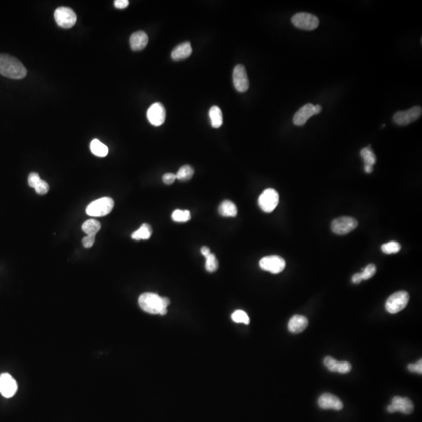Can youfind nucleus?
Wrapping results in <instances>:
<instances>
[{
	"mask_svg": "<svg viewBox=\"0 0 422 422\" xmlns=\"http://www.w3.org/2000/svg\"><path fill=\"white\" fill-rule=\"evenodd\" d=\"M147 119L154 126L163 125L166 120V109L160 103L151 105L147 111Z\"/></svg>",
	"mask_w": 422,
	"mask_h": 422,
	"instance_id": "obj_14",
	"label": "nucleus"
},
{
	"mask_svg": "<svg viewBox=\"0 0 422 422\" xmlns=\"http://www.w3.org/2000/svg\"><path fill=\"white\" fill-rule=\"evenodd\" d=\"M0 75L11 79H22L27 70L21 61L7 54H0Z\"/></svg>",
	"mask_w": 422,
	"mask_h": 422,
	"instance_id": "obj_2",
	"label": "nucleus"
},
{
	"mask_svg": "<svg viewBox=\"0 0 422 422\" xmlns=\"http://www.w3.org/2000/svg\"><path fill=\"white\" fill-rule=\"evenodd\" d=\"M177 177L176 174H172V173H167L163 176V183L167 185H171L175 182Z\"/></svg>",
	"mask_w": 422,
	"mask_h": 422,
	"instance_id": "obj_38",
	"label": "nucleus"
},
{
	"mask_svg": "<svg viewBox=\"0 0 422 422\" xmlns=\"http://www.w3.org/2000/svg\"><path fill=\"white\" fill-rule=\"evenodd\" d=\"M352 370V365L348 361L339 362L337 372L340 374H347Z\"/></svg>",
	"mask_w": 422,
	"mask_h": 422,
	"instance_id": "obj_34",
	"label": "nucleus"
},
{
	"mask_svg": "<svg viewBox=\"0 0 422 422\" xmlns=\"http://www.w3.org/2000/svg\"><path fill=\"white\" fill-rule=\"evenodd\" d=\"M41 180H42V179L40 178L38 174L33 172V173H31V174H29V176H28V185H29L31 187L35 188V186H36V185L38 184Z\"/></svg>",
	"mask_w": 422,
	"mask_h": 422,
	"instance_id": "obj_35",
	"label": "nucleus"
},
{
	"mask_svg": "<svg viewBox=\"0 0 422 422\" xmlns=\"http://www.w3.org/2000/svg\"><path fill=\"white\" fill-rule=\"evenodd\" d=\"M381 249H382V252L386 254H396L400 251L401 246L400 244H398L397 242L391 241L387 244H383Z\"/></svg>",
	"mask_w": 422,
	"mask_h": 422,
	"instance_id": "obj_28",
	"label": "nucleus"
},
{
	"mask_svg": "<svg viewBox=\"0 0 422 422\" xmlns=\"http://www.w3.org/2000/svg\"><path fill=\"white\" fill-rule=\"evenodd\" d=\"M90 150L92 153L96 156H99V157H104L107 156L108 150L107 146L101 143L99 139H93L90 143Z\"/></svg>",
	"mask_w": 422,
	"mask_h": 422,
	"instance_id": "obj_23",
	"label": "nucleus"
},
{
	"mask_svg": "<svg viewBox=\"0 0 422 422\" xmlns=\"http://www.w3.org/2000/svg\"><path fill=\"white\" fill-rule=\"evenodd\" d=\"M149 42V37L144 31H136L131 35L129 39L131 49L133 51L143 50Z\"/></svg>",
	"mask_w": 422,
	"mask_h": 422,
	"instance_id": "obj_17",
	"label": "nucleus"
},
{
	"mask_svg": "<svg viewBox=\"0 0 422 422\" xmlns=\"http://www.w3.org/2000/svg\"><path fill=\"white\" fill-rule=\"evenodd\" d=\"M360 156L363 159L365 165L373 167L376 163V157H375V153L369 147L364 148L363 150L360 151Z\"/></svg>",
	"mask_w": 422,
	"mask_h": 422,
	"instance_id": "obj_25",
	"label": "nucleus"
},
{
	"mask_svg": "<svg viewBox=\"0 0 422 422\" xmlns=\"http://www.w3.org/2000/svg\"><path fill=\"white\" fill-rule=\"evenodd\" d=\"M314 115H316L315 105L307 103L294 115L293 123L297 126H302Z\"/></svg>",
	"mask_w": 422,
	"mask_h": 422,
	"instance_id": "obj_16",
	"label": "nucleus"
},
{
	"mask_svg": "<svg viewBox=\"0 0 422 422\" xmlns=\"http://www.w3.org/2000/svg\"><path fill=\"white\" fill-rule=\"evenodd\" d=\"M170 303L168 298L160 297L157 294L151 292L142 294L139 298L140 308L146 312L153 315L159 314L165 315L167 313V307Z\"/></svg>",
	"mask_w": 422,
	"mask_h": 422,
	"instance_id": "obj_1",
	"label": "nucleus"
},
{
	"mask_svg": "<svg viewBox=\"0 0 422 422\" xmlns=\"http://www.w3.org/2000/svg\"><path fill=\"white\" fill-rule=\"evenodd\" d=\"M54 18L57 25L63 28H71L75 25L76 14L69 7H61L54 13Z\"/></svg>",
	"mask_w": 422,
	"mask_h": 422,
	"instance_id": "obj_8",
	"label": "nucleus"
},
{
	"mask_svg": "<svg viewBox=\"0 0 422 422\" xmlns=\"http://www.w3.org/2000/svg\"><path fill=\"white\" fill-rule=\"evenodd\" d=\"M191 219V214L189 210H175L172 214V220L175 222H187Z\"/></svg>",
	"mask_w": 422,
	"mask_h": 422,
	"instance_id": "obj_27",
	"label": "nucleus"
},
{
	"mask_svg": "<svg viewBox=\"0 0 422 422\" xmlns=\"http://www.w3.org/2000/svg\"><path fill=\"white\" fill-rule=\"evenodd\" d=\"M206 258L205 268L208 272L213 273L218 269V261L214 254H210Z\"/></svg>",
	"mask_w": 422,
	"mask_h": 422,
	"instance_id": "obj_29",
	"label": "nucleus"
},
{
	"mask_svg": "<svg viewBox=\"0 0 422 422\" xmlns=\"http://www.w3.org/2000/svg\"><path fill=\"white\" fill-rule=\"evenodd\" d=\"M318 406L323 410H341L343 403L340 399L331 393H324L318 399Z\"/></svg>",
	"mask_w": 422,
	"mask_h": 422,
	"instance_id": "obj_15",
	"label": "nucleus"
},
{
	"mask_svg": "<svg viewBox=\"0 0 422 422\" xmlns=\"http://www.w3.org/2000/svg\"><path fill=\"white\" fill-rule=\"evenodd\" d=\"M422 109L420 106H414L406 111H399L393 116L395 123L399 125H407L411 122L418 120L421 116Z\"/></svg>",
	"mask_w": 422,
	"mask_h": 422,
	"instance_id": "obj_10",
	"label": "nucleus"
},
{
	"mask_svg": "<svg viewBox=\"0 0 422 422\" xmlns=\"http://www.w3.org/2000/svg\"><path fill=\"white\" fill-rule=\"evenodd\" d=\"M410 295L408 292L400 291L393 293L386 302V309L390 314H396L403 311L408 304Z\"/></svg>",
	"mask_w": 422,
	"mask_h": 422,
	"instance_id": "obj_4",
	"label": "nucleus"
},
{
	"mask_svg": "<svg viewBox=\"0 0 422 422\" xmlns=\"http://www.w3.org/2000/svg\"><path fill=\"white\" fill-rule=\"evenodd\" d=\"M362 281H363V279H362L360 273H356V274L353 275V278H352V281L354 284H359Z\"/></svg>",
	"mask_w": 422,
	"mask_h": 422,
	"instance_id": "obj_40",
	"label": "nucleus"
},
{
	"mask_svg": "<svg viewBox=\"0 0 422 422\" xmlns=\"http://www.w3.org/2000/svg\"><path fill=\"white\" fill-rule=\"evenodd\" d=\"M95 239H96V235H93V234L87 235V236H85L82 239V245L85 248H90V247L93 246L94 243H95Z\"/></svg>",
	"mask_w": 422,
	"mask_h": 422,
	"instance_id": "obj_36",
	"label": "nucleus"
},
{
	"mask_svg": "<svg viewBox=\"0 0 422 422\" xmlns=\"http://www.w3.org/2000/svg\"><path fill=\"white\" fill-rule=\"evenodd\" d=\"M364 169H365V173H367V174H371L372 170H373V167L372 166L365 165Z\"/></svg>",
	"mask_w": 422,
	"mask_h": 422,
	"instance_id": "obj_42",
	"label": "nucleus"
},
{
	"mask_svg": "<svg viewBox=\"0 0 422 422\" xmlns=\"http://www.w3.org/2000/svg\"><path fill=\"white\" fill-rule=\"evenodd\" d=\"M279 202V195L274 189L264 190L258 199V204L261 210L266 213L272 212Z\"/></svg>",
	"mask_w": 422,
	"mask_h": 422,
	"instance_id": "obj_7",
	"label": "nucleus"
},
{
	"mask_svg": "<svg viewBox=\"0 0 422 422\" xmlns=\"http://www.w3.org/2000/svg\"><path fill=\"white\" fill-rule=\"evenodd\" d=\"M211 125L214 129H218L223 124V114L221 109L217 106H212L209 111Z\"/></svg>",
	"mask_w": 422,
	"mask_h": 422,
	"instance_id": "obj_21",
	"label": "nucleus"
},
{
	"mask_svg": "<svg viewBox=\"0 0 422 422\" xmlns=\"http://www.w3.org/2000/svg\"><path fill=\"white\" fill-rule=\"evenodd\" d=\"M315 112H316V114H318V113H321L322 112V106H320V105H315Z\"/></svg>",
	"mask_w": 422,
	"mask_h": 422,
	"instance_id": "obj_43",
	"label": "nucleus"
},
{
	"mask_svg": "<svg viewBox=\"0 0 422 422\" xmlns=\"http://www.w3.org/2000/svg\"><path fill=\"white\" fill-rule=\"evenodd\" d=\"M233 83L238 92H245L248 90L250 83L244 65H238L234 67L233 71Z\"/></svg>",
	"mask_w": 422,
	"mask_h": 422,
	"instance_id": "obj_12",
	"label": "nucleus"
},
{
	"mask_svg": "<svg viewBox=\"0 0 422 422\" xmlns=\"http://www.w3.org/2000/svg\"><path fill=\"white\" fill-rule=\"evenodd\" d=\"M152 230L151 226L148 224H143L140 228L132 234V239L136 240H147L151 237Z\"/></svg>",
	"mask_w": 422,
	"mask_h": 422,
	"instance_id": "obj_22",
	"label": "nucleus"
},
{
	"mask_svg": "<svg viewBox=\"0 0 422 422\" xmlns=\"http://www.w3.org/2000/svg\"><path fill=\"white\" fill-rule=\"evenodd\" d=\"M409 371L411 372H415L417 374L422 373V360L420 359L416 364H410L408 365Z\"/></svg>",
	"mask_w": 422,
	"mask_h": 422,
	"instance_id": "obj_37",
	"label": "nucleus"
},
{
	"mask_svg": "<svg viewBox=\"0 0 422 422\" xmlns=\"http://www.w3.org/2000/svg\"><path fill=\"white\" fill-rule=\"evenodd\" d=\"M114 201L110 197H102L92 202L86 208V214L92 217H103L111 212Z\"/></svg>",
	"mask_w": 422,
	"mask_h": 422,
	"instance_id": "obj_3",
	"label": "nucleus"
},
{
	"mask_svg": "<svg viewBox=\"0 0 422 422\" xmlns=\"http://www.w3.org/2000/svg\"><path fill=\"white\" fill-rule=\"evenodd\" d=\"M413 403L409 398L395 396L392 403L387 407L388 412L395 413L400 412L404 414H410L413 411Z\"/></svg>",
	"mask_w": 422,
	"mask_h": 422,
	"instance_id": "obj_11",
	"label": "nucleus"
},
{
	"mask_svg": "<svg viewBox=\"0 0 422 422\" xmlns=\"http://www.w3.org/2000/svg\"><path fill=\"white\" fill-rule=\"evenodd\" d=\"M82 231L86 233L88 235H91V234H93V235H96L97 234L98 231L100 230L101 228V224L99 221H96V220H94V219H90V220H88V221H85L83 224H82Z\"/></svg>",
	"mask_w": 422,
	"mask_h": 422,
	"instance_id": "obj_24",
	"label": "nucleus"
},
{
	"mask_svg": "<svg viewBox=\"0 0 422 422\" xmlns=\"http://www.w3.org/2000/svg\"><path fill=\"white\" fill-rule=\"evenodd\" d=\"M218 212L223 217H236L238 208L231 200H224L219 207Z\"/></svg>",
	"mask_w": 422,
	"mask_h": 422,
	"instance_id": "obj_20",
	"label": "nucleus"
},
{
	"mask_svg": "<svg viewBox=\"0 0 422 422\" xmlns=\"http://www.w3.org/2000/svg\"><path fill=\"white\" fill-rule=\"evenodd\" d=\"M18 390V383L10 374L0 375V393L5 398H11Z\"/></svg>",
	"mask_w": 422,
	"mask_h": 422,
	"instance_id": "obj_13",
	"label": "nucleus"
},
{
	"mask_svg": "<svg viewBox=\"0 0 422 422\" xmlns=\"http://www.w3.org/2000/svg\"><path fill=\"white\" fill-rule=\"evenodd\" d=\"M292 23L297 28L306 31L316 29L319 25V20L316 16L309 13L301 12L292 18Z\"/></svg>",
	"mask_w": 422,
	"mask_h": 422,
	"instance_id": "obj_5",
	"label": "nucleus"
},
{
	"mask_svg": "<svg viewBox=\"0 0 422 422\" xmlns=\"http://www.w3.org/2000/svg\"><path fill=\"white\" fill-rule=\"evenodd\" d=\"M129 2L128 0H116L114 2L115 7L117 9H125L129 6Z\"/></svg>",
	"mask_w": 422,
	"mask_h": 422,
	"instance_id": "obj_39",
	"label": "nucleus"
},
{
	"mask_svg": "<svg viewBox=\"0 0 422 422\" xmlns=\"http://www.w3.org/2000/svg\"><path fill=\"white\" fill-rule=\"evenodd\" d=\"M308 320L303 315H294L288 322V330L292 333L302 332L308 327Z\"/></svg>",
	"mask_w": 422,
	"mask_h": 422,
	"instance_id": "obj_18",
	"label": "nucleus"
},
{
	"mask_svg": "<svg viewBox=\"0 0 422 422\" xmlns=\"http://www.w3.org/2000/svg\"><path fill=\"white\" fill-rule=\"evenodd\" d=\"M339 362L334 358L331 356H326L324 359V365L328 368V370L331 372H337L338 366H339Z\"/></svg>",
	"mask_w": 422,
	"mask_h": 422,
	"instance_id": "obj_32",
	"label": "nucleus"
},
{
	"mask_svg": "<svg viewBox=\"0 0 422 422\" xmlns=\"http://www.w3.org/2000/svg\"><path fill=\"white\" fill-rule=\"evenodd\" d=\"M358 221L352 217H341L335 219L331 224L332 231L339 235L349 234L357 228Z\"/></svg>",
	"mask_w": 422,
	"mask_h": 422,
	"instance_id": "obj_6",
	"label": "nucleus"
},
{
	"mask_svg": "<svg viewBox=\"0 0 422 422\" xmlns=\"http://www.w3.org/2000/svg\"><path fill=\"white\" fill-rule=\"evenodd\" d=\"M35 189V191L39 195H44L46 194L48 192H49V186L46 182L43 181V180H41L38 184L35 186V187L34 188Z\"/></svg>",
	"mask_w": 422,
	"mask_h": 422,
	"instance_id": "obj_33",
	"label": "nucleus"
},
{
	"mask_svg": "<svg viewBox=\"0 0 422 422\" xmlns=\"http://www.w3.org/2000/svg\"><path fill=\"white\" fill-rule=\"evenodd\" d=\"M194 174V170L190 165H184L180 168V170L176 174L177 180L179 181H188L193 177Z\"/></svg>",
	"mask_w": 422,
	"mask_h": 422,
	"instance_id": "obj_26",
	"label": "nucleus"
},
{
	"mask_svg": "<svg viewBox=\"0 0 422 422\" xmlns=\"http://www.w3.org/2000/svg\"><path fill=\"white\" fill-rule=\"evenodd\" d=\"M233 321L236 323H243L248 325L250 323V318L245 311L237 310L231 315Z\"/></svg>",
	"mask_w": 422,
	"mask_h": 422,
	"instance_id": "obj_30",
	"label": "nucleus"
},
{
	"mask_svg": "<svg viewBox=\"0 0 422 422\" xmlns=\"http://www.w3.org/2000/svg\"><path fill=\"white\" fill-rule=\"evenodd\" d=\"M193 52L190 42H186L180 44L172 51L171 57L174 61H181L187 59Z\"/></svg>",
	"mask_w": 422,
	"mask_h": 422,
	"instance_id": "obj_19",
	"label": "nucleus"
},
{
	"mask_svg": "<svg viewBox=\"0 0 422 422\" xmlns=\"http://www.w3.org/2000/svg\"><path fill=\"white\" fill-rule=\"evenodd\" d=\"M375 272H376V267L375 264H369L365 267V269L363 270L360 275H361L362 279L368 280L370 279L372 277L374 276Z\"/></svg>",
	"mask_w": 422,
	"mask_h": 422,
	"instance_id": "obj_31",
	"label": "nucleus"
},
{
	"mask_svg": "<svg viewBox=\"0 0 422 422\" xmlns=\"http://www.w3.org/2000/svg\"><path fill=\"white\" fill-rule=\"evenodd\" d=\"M200 251H201V254H203V257H207V256L210 255V254H211V252H210V248H209V247H202L201 250H200Z\"/></svg>",
	"mask_w": 422,
	"mask_h": 422,
	"instance_id": "obj_41",
	"label": "nucleus"
},
{
	"mask_svg": "<svg viewBox=\"0 0 422 422\" xmlns=\"http://www.w3.org/2000/svg\"><path fill=\"white\" fill-rule=\"evenodd\" d=\"M260 267L264 271H269L272 274H278L285 269V261L282 257L277 255L267 256L260 261Z\"/></svg>",
	"mask_w": 422,
	"mask_h": 422,
	"instance_id": "obj_9",
	"label": "nucleus"
}]
</instances>
